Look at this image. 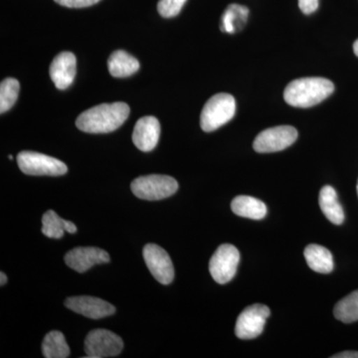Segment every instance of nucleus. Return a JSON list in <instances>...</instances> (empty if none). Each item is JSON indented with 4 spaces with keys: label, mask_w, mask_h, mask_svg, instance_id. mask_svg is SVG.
Listing matches in <instances>:
<instances>
[{
    "label": "nucleus",
    "mask_w": 358,
    "mask_h": 358,
    "mask_svg": "<svg viewBox=\"0 0 358 358\" xmlns=\"http://www.w3.org/2000/svg\"><path fill=\"white\" fill-rule=\"evenodd\" d=\"M333 358H358L357 352H343L333 355Z\"/></svg>",
    "instance_id": "27"
},
{
    "label": "nucleus",
    "mask_w": 358,
    "mask_h": 358,
    "mask_svg": "<svg viewBox=\"0 0 358 358\" xmlns=\"http://www.w3.org/2000/svg\"><path fill=\"white\" fill-rule=\"evenodd\" d=\"M319 202L322 213L334 225H341L345 221V212L339 203L336 189L326 185L320 192Z\"/></svg>",
    "instance_id": "15"
},
{
    "label": "nucleus",
    "mask_w": 358,
    "mask_h": 358,
    "mask_svg": "<svg viewBox=\"0 0 358 358\" xmlns=\"http://www.w3.org/2000/svg\"><path fill=\"white\" fill-rule=\"evenodd\" d=\"M334 315L336 320L345 324H352L358 320V289L338 301L334 307Z\"/></svg>",
    "instance_id": "22"
},
{
    "label": "nucleus",
    "mask_w": 358,
    "mask_h": 358,
    "mask_svg": "<svg viewBox=\"0 0 358 358\" xmlns=\"http://www.w3.org/2000/svg\"><path fill=\"white\" fill-rule=\"evenodd\" d=\"M231 209L240 217L261 220L267 215V206L261 200L247 195L235 197L231 202Z\"/></svg>",
    "instance_id": "16"
},
{
    "label": "nucleus",
    "mask_w": 358,
    "mask_h": 358,
    "mask_svg": "<svg viewBox=\"0 0 358 358\" xmlns=\"http://www.w3.org/2000/svg\"><path fill=\"white\" fill-rule=\"evenodd\" d=\"M129 115L126 103H102L85 110L76 120L80 131L89 134H107L120 128Z\"/></svg>",
    "instance_id": "1"
},
{
    "label": "nucleus",
    "mask_w": 358,
    "mask_h": 358,
    "mask_svg": "<svg viewBox=\"0 0 358 358\" xmlns=\"http://www.w3.org/2000/svg\"><path fill=\"white\" fill-rule=\"evenodd\" d=\"M66 308L92 320H100L114 315L115 308L112 303L95 296H71L65 301Z\"/></svg>",
    "instance_id": "11"
},
{
    "label": "nucleus",
    "mask_w": 358,
    "mask_h": 358,
    "mask_svg": "<svg viewBox=\"0 0 358 358\" xmlns=\"http://www.w3.org/2000/svg\"><path fill=\"white\" fill-rule=\"evenodd\" d=\"M0 278H1V280H0V285H1V286H4L7 282L6 275L4 274L3 272H1L0 273Z\"/></svg>",
    "instance_id": "28"
},
{
    "label": "nucleus",
    "mask_w": 358,
    "mask_h": 358,
    "mask_svg": "<svg viewBox=\"0 0 358 358\" xmlns=\"http://www.w3.org/2000/svg\"><path fill=\"white\" fill-rule=\"evenodd\" d=\"M298 138V131L291 126H280L265 129L257 136L253 148L257 152H281L293 145Z\"/></svg>",
    "instance_id": "8"
},
{
    "label": "nucleus",
    "mask_w": 358,
    "mask_h": 358,
    "mask_svg": "<svg viewBox=\"0 0 358 358\" xmlns=\"http://www.w3.org/2000/svg\"><path fill=\"white\" fill-rule=\"evenodd\" d=\"M20 171L27 176H60L67 173L64 162L49 155L35 152H21L17 155Z\"/></svg>",
    "instance_id": "5"
},
{
    "label": "nucleus",
    "mask_w": 358,
    "mask_h": 358,
    "mask_svg": "<svg viewBox=\"0 0 358 358\" xmlns=\"http://www.w3.org/2000/svg\"><path fill=\"white\" fill-rule=\"evenodd\" d=\"M60 6L69 7V8H83L98 3L100 0H54Z\"/></svg>",
    "instance_id": "25"
},
{
    "label": "nucleus",
    "mask_w": 358,
    "mask_h": 358,
    "mask_svg": "<svg viewBox=\"0 0 358 358\" xmlns=\"http://www.w3.org/2000/svg\"><path fill=\"white\" fill-rule=\"evenodd\" d=\"M353 51H355V55L358 57V39L355 42V44H353Z\"/></svg>",
    "instance_id": "29"
},
{
    "label": "nucleus",
    "mask_w": 358,
    "mask_h": 358,
    "mask_svg": "<svg viewBox=\"0 0 358 358\" xmlns=\"http://www.w3.org/2000/svg\"><path fill=\"white\" fill-rule=\"evenodd\" d=\"M306 261L308 267L320 274H329L334 270V258L331 251L320 245L310 244L306 247Z\"/></svg>",
    "instance_id": "17"
},
{
    "label": "nucleus",
    "mask_w": 358,
    "mask_h": 358,
    "mask_svg": "<svg viewBox=\"0 0 358 358\" xmlns=\"http://www.w3.org/2000/svg\"><path fill=\"white\" fill-rule=\"evenodd\" d=\"M240 253L236 247L223 244L218 247L209 262V272L214 281L224 285L235 277L239 265Z\"/></svg>",
    "instance_id": "7"
},
{
    "label": "nucleus",
    "mask_w": 358,
    "mask_h": 358,
    "mask_svg": "<svg viewBox=\"0 0 358 358\" xmlns=\"http://www.w3.org/2000/svg\"><path fill=\"white\" fill-rule=\"evenodd\" d=\"M160 136L159 120L152 115L141 117L136 122L133 133L134 145L141 152H150L157 147Z\"/></svg>",
    "instance_id": "14"
},
{
    "label": "nucleus",
    "mask_w": 358,
    "mask_h": 358,
    "mask_svg": "<svg viewBox=\"0 0 358 358\" xmlns=\"http://www.w3.org/2000/svg\"><path fill=\"white\" fill-rule=\"evenodd\" d=\"M8 159H13V155H8Z\"/></svg>",
    "instance_id": "30"
},
{
    "label": "nucleus",
    "mask_w": 358,
    "mask_h": 358,
    "mask_svg": "<svg viewBox=\"0 0 358 358\" xmlns=\"http://www.w3.org/2000/svg\"><path fill=\"white\" fill-rule=\"evenodd\" d=\"M235 112L236 102L233 96L226 93L217 94L205 103L200 115V126L206 133L216 131L231 121Z\"/></svg>",
    "instance_id": "3"
},
{
    "label": "nucleus",
    "mask_w": 358,
    "mask_h": 358,
    "mask_svg": "<svg viewBox=\"0 0 358 358\" xmlns=\"http://www.w3.org/2000/svg\"><path fill=\"white\" fill-rule=\"evenodd\" d=\"M143 259L155 279L162 285H169L174 279V268L171 257L166 250L155 244L145 245Z\"/></svg>",
    "instance_id": "10"
},
{
    "label": "nucleus",
    "mask_w": 358,
    "mask_h": 358,
    "mask_svg": "<svg viewBox=\"0 0 358 358\" xmlns=\"http://www.w3.org/2000/svg\"><path fill=\"white\" fill-rule=\"evenodd\" d=\"M131 189L138 199L154 201L173 195L178 192V183L171 176L152 174L134 179Z\"/></svg>",
    "instance_id": "4"
},
{
    "label": "nucleus",
    "mask_w": 358,
    "mask_h": 358,
    "mask_svg": "<svg viewBox=\"0 0 358 358\" xmlns=\"http://www.w3.org/2000/svg\"><path fill=\"white\" fill-rule=\"evenodd\" d=\"M42 353L46 358H67L70 357V348L64 334L52 331L46 334L42 343Z\"/></svg>",
    "instance_id": "21"
},
{
    "label": "nucleus",
    "mask_w": 358,
    "mask_h": 358,
    "mask_svg": "<svg viewBox=\"0 0 358 358\" xmlns=\"http://www.w3.org/2000/svg\"><path fill=\"white\" fill-rule=\"evenodd\" d=\"M77 60L72 52H61L50 65L52 82L58 90L69 88L76 76Z\"/></svg>",
    "instance_id": "13"
},
{
    "label": "nucleus",
    "mask_w": 358,
    "mask_h": 358,
    "mask_svg": "<svg viewBox=\"0 0 358 358\" xmlns=\"http://www.w3.org/2000/svg\"><path fill=\"white\" fill-rule=\"evenodd\" d=\"M249 9L239 4H230L221 17V31L234 34L241 31L248 20Z\"/></svg>",
    "instance_id": "20"
},
{
    "label": "nucleus",
    "mask_w": 358,
    "mask_h": 358,
    "mask_svg": "<svg viewBox=\"0 0 358 358\" xmlns=\"http://www.w3.org/2000/svg\"><path fill=\"white\" fill-rule=\"evenodd\" d=\"M41 231L46 237L60 239L64 236L65 232L70 233V234L76 233L77 227L71 221L59 217L55 211L48 210L42 217Z\"/></svg>",
    "instance_id": "19"
},
{
    "label": "nucleus",
    "mask_w": 358,
    "mask_h": 358,
    "mask_svg": "<svg viewBox=\"0 0 358 358\" xmlns=\"http://www.w3.org/2000/svg\"><path fill=\"white\" fill-rule=\"evenodd\" d=\"M20 82L13 78H7L0 85V113L4 114L13 107L20 95Z\"/></svg>",
    "instance_id": "23"
},
{
    "label": "nucleus",
    "mask_w": 358,
    "mask_h": 358,
    "mask_svg": "<svg viewBox=\"0 0 358 358\" xmlns=\"http://www.w3.org/2000/svg\"><path fill=\"white\" fill-rule=\"evenodd\" d=\"M108 67L113 77L126 78L138 72L140 62L126 51L117 50L110 56Z\"/></svg>",
    "instance_id": "18"
},
{
    "label": "nucleus",
    "mask_w": 358,
    "mask_h": 358,
    "mask_svg": "<svg viewBox=\"0 0 358 358\" xmlns=\"http://www.w3.org/2000/svg\"><path fill=\"white\" fill-rule=\"evenodd\" d=\"M84 346L87 358L115 357L122 352L124 341L113 331L98 329L90 331Z\"/></svg>",
    "instance_id": "6"
},
{
    "label": "nucleus",
    "mask_w": 358,
    "mask_h": 358,
    "mask_svg": "<svg viewBox=\"0 0 358 358\" xmlns=\"http://www.w3.org/2000/svg\"><path fill=\"white\" fill-rule=\"evenodd\" d=\"M187 0H159L157 10L162 17L171 18L178 15Z\"/></svg>",
    "instance_id": "24"
},
{
    "label": "nucleus",
    "mask_w": 358,
    "mask_h": 358,
    "mask_svg": "<svg viewBox=\"0 0 358 358\" xmlns=\"http://www.w3.org/2000/svg\"><path fill=\"white\" fill-rule=\"evenodd\" d=\"M334 91L333 82L324 78H301L287 86L284 98L293 107L310 108L326 100Z\"/></svg>",
    "instance_id": "2"
},
{
    "label": "nucleus",
    "mask_w": 358,
    "mask_h": 358,
    "mask_svg": "<svg viewBox=\"0 0 358 358\" xmlns=\"http://www.w3.org/2000/svg\"><path fill=\"white\" fill-rule=\"evenodd\" d=\"M109 262V254L96 247H78L65 256L66 265L78 273H85L93 266Z\"/></svg>",
    "instance_id": "12"
},
{
    "label": "nucleus",
    "mask_w": 358,
    "mask_h": 358,
    "mask_svg": "<svg viewBox=\"0 0 358 358\" xmlns=\"http://www.w3.org/2000/svg\"><path fill=\"white\" fill-rule=\"evenodd\" d=\"M270 317V310L267 306H249L238 317L235 334L240 339H253L263 333L266 322Z\"/></svg>",
    "instance_id": "9"
},
{
    "label": "nucleus",
    "mask_w": 358,
    "mask_h": 358,
    "mask_svg": "<svg viewBox=\"0 0 358 358\" xmlns=\"http://www.w3.org/2000/svg\"><path fill=\"white\" fill-rule=\"evenodd\" d=\"M357 195H358V181H357Z\"/></svg>",
    "instance_id": "31"
},
{
    "label": "nucleus",
    "mask_w": 358,
    "mask_h": 358,
    "mask_svg": "<svg viewBox=\"0 0 358 358\" xmlns=\"http://www.w3.org/2000/svg\"><path fill=\"white\" fill-rule=\"evenodd\" d=\"M299 7H300L301 13L312 14L319 7V0H299Z\"/></svg>",
    "instance_id": "26"
}]
</instances>
